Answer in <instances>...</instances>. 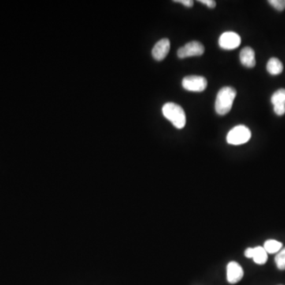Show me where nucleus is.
I'll use <instances>...</instances> for the list:
<instances>
[{"mask_svg":"<svg viewBox=\"0 0 285 285\" xmlns=\"http://www.w3.org/2000/svg\"><path fill=\"white\" fill-rule=\"evenodd\" d=\"M268 3L278 12H283L285 9V1L283 0H268Z\"/></svg>","mask_w":285,"mask_h":285,"instance_id":"obj_15","label":"nucleus"},{"mask_svg":"<svg viewBox=\"0 0 285 285\" xmlns=\"http://www.w3.org/2000/svg\"><path fill=\"white\" fill-rule=\"evenodd\" d=\"M245 256H246L247 258H252V255H253V248H247V249L245 250Z\"/></svg>","mask_w":285,"mask_h":285,"instance_id":"obj_18","label":"nucleus"},{"mask_svg":"<svg viewBox=\"0 0 285 285\" xmlns=\"http://www.w3.org/2000/svg\"><path fill=\"white\" fill-rule=\"evenodd\" d=\"M252 259L257 264H264L268 261V253L265 251L264 247L257 246L253 248V255Z\"/></svg>","mask_w":285,"mask_h":285,"instance_id":"obj_12","label":"nucleus"},{"mask_svg":"<svg viewBox=\"0 0 285 285\" xmlns=\"http://www.w3.org/2000/svg\"><path fill=\"white\" fill-rule=\"evenodd\" d=\"M170 49H171V42L169 39L164 38L155 45L154 48L152 49V56L155 60L161 61L167 57Z\"/></svg>","mask_w":285,"mask_h":285,"instance_id":"obj_8","label":"nucleus"},{"mask_svg":"<svg viewBox=\"0 0 285 285\" xmlns=\"http://www.w3.org/2000/svg\"><path fill=\"white\" fill-rule=\"evenodd\" d=\"M236 97V90L231 86H224L220 89L216 97L215 109L220 116L227 114L232 108L233 102Z\"/></svg>","mask_w":285,"mask_h":285,"instance_id":"obj_1","label":"nucleus"},{"mask_svg":"<svg viewBox=\"0 0 285 285\" xmlns=\"http://www.w3.org/2000/svg\"><path fill=\"white\" fill-rule=\"evenodd\" d=\"M251 138V131L245 125L235 126L227 135L229 145H241L246 144Z\"/></svg>","mask_w":285,"mask_h":285,"instance_id":"obj_3","label":"nucleus"},{"mask_svg":"<svg viewBox=\"0 0 285 285\" xmlns=\"http://www.w3.org/2000/svg\"><path fill=\"white\" fill-rule=\"evenodd\" d=\"M271 102L273 105L274 113L278 116L285 113V89H279L274 92L271 97Z\"/></svg>","mask_w":285,"mask_h":285,"instance_id":"obj_9","label":"nucleus"},{"mask_svg":"<svg viewBox=\"0 0 285 285\" xmlns=\"http://www.w3.org/2000/svg\"><path fill=\"white\" fill-rule=\"evenodd\" d=\"M208 86L207 79L203 76L190 75L182 80V86L185 90L192 92H202Z\"/></svg>","mask_w":285,"mask_h":285,"instance_id":"obj_4","label":"nucleus"},{"mask_svg":"<svg viewBox=\"0 0 285 285\" xmlns=\"http://www.w3.org/2000/svg\"><path fill=\"white\" fill-rule=\"evenodd\" d=\"M283 244L274 239H268L264 243V249L268 253H276L282 249Z\"/></svg>","mask_w":285,"mask_h":285,"instance_id":"obj_13","label":"nucleus"},{"mask_svg":"<svg viewBox=\"0 0 285 285\" xmlns=\"http://www.w3.org/2000/svg\"><path fill=\"white\" fill-rule=\"evenodd\" d=\"M241 45L240 36L235 32L223 33L219 38L220 47L226 50L237 49Z\"/></svg>","mask_w":285,"mask_h":285,"instance_id":"obj_6","label":"nucleus"},{"mask_svg":"<svg viewBox=\"0 0 285 285\" xmlns=\"http://www.w3.org/2000/svg\"><path fill=\"white\" fill-rule=\"evenodd\" d=\"M275 262L276 267L279 270H284L285 269V248L280 249L275 257Z\"/></svg>","mask_w":285,"mask_h":285,"instance_id":"obj_14","label":"nucleus"},{"mask_svg":"<svg viewBox=\"0 0 285 285\" xmlns=\"http://www.w3.org/2000/svg\"><path fill=\"white\" fill-rule=\"evenodd\" d=\"M198 2L204 4V5H206L208 8H211V9H213L216 7V1H214V0H199Z\"/></svg>","mask_w":285,"mask_h":285,"instance_id":"obj_16","label":"nucleus"},{"mask_svg":"<svg viewBox=\"0 0 285 285\" xmlns=\"http://www.w3.org/2000/svg\"><path fill=\"white\" fill-rule=\"evenodd\" d=\"M266 68L268 73L270 75H278L283 71V66L279 59L272 57L269 59L267 63Z\"/></svg>","mask_w":285,"mask_h":285,"instance_id":"obj_11","label":"nucleus"},{"mask_svg":"<svg viewBox=\"0 0 285 285\" xmlns=\"http://www.w3.org/2000/svg\"><path fill=\"white\" fill-rule=\"evenodd\" d=\"M240 61L246 68H252L256 65L255 53L252 48L245 47L240 52Z\"/></svg>","mask_w":285,"mask_h":285,"instance_id":"obj_10","label":"nucleus"},{"mask_svg":"<svg viewBox=\"0 0 285 285\" xmlns=\"http://www.w3.org/2000/svg\"><path fill=\"white\" fill-rule=\"evenodd\" d=\"M174 2L183 4L186 8H192L193 6V4H194L192 0H175Z\"/></svg>","mask_w":285,"mask_h":285,"instance_id":"obj_17","label":"nucleus"},{"mask_svg":"<svg viewBox=\"0 0 285 285\" xmlns=\"http://www.w3.org/2000/svg\"><path fill=\"white\" fill-rule=\"evenodd\" d=\"M205 53L204 45L199 42H191L186 44L184 47L178 50V57L180 59L187 57H198Z\"/></svg>","mask_w":285,"mask_h":285,"instance_id":"obj_5","label":"nucleus"},{"mask_svg":"<svg viewBox=\"0 0 285 285\" xmlns=\"http://www.w3.org/2000/svg\"><path fill=\"white\" fill-rule=\"evenodd\" d=\"M163 114L178 129H182L186 126V113L180 105L172 102L165 104L163 107Z\"/></svg>","mask_w":285,"mask_h":285,"instance_id":"obj_2","label":"nucleus"},{"mask_svg":"<svg viewBox=\"0 0 285 285\" xmlns=\"http://www.w3.org/2000/svg\"><path fill=\"white\" fill-rule=\"evenodd\" d=\"M243 268L236 261H231L227 265V279L228 283L235 284L243 277Z\"/></svg>","mask_w":285,"mask_h":285,"instance_id":"obj_7","label":"nucleus"}]
</instances>
